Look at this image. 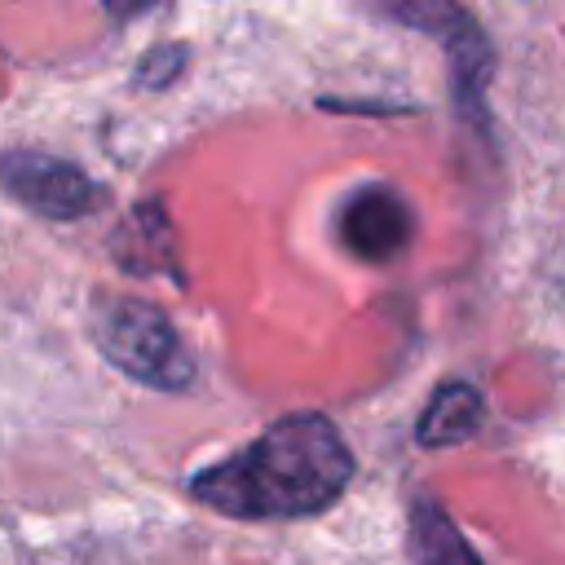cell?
I'll return each instance as SVG.
<instances>
[{"label":"cell","mask_w":565,"mask_h":565,"mask_svg":"<svg viewBox=\"0 0 565 565\" xmlns=\"http://www.w3.org/2000/svg\"><path fill=\"white\" fill-rule=\"evenodd\" d=\"M93 335L110 366H119L124 375H132L150 388L185 393L194 384V358H190L181 331L150 300H137V296L106 300L93 318Z\"/></svg>","instance_id":"cell-2"},{"label":"cell","mask_w":565,"mask_h":565,"mask_svg":"<svg viewBox=\"0 0 565 565\" xmlns=\"http://www.w3.org/2000/svg\"><path fill=\"white\" fill-rule=\"evenodd\" d=\"M185 62H190V49H185V44H159V49H150V53L137 62L132 84H137V88H150V93H154V88H168V84L181 79Z\"/></svg>","instance_id":"cell-9"},{"label":"cell","mask_w":565,"mask_h":565,"mask_svg":"<svg viewBox=\"0 0 565 565\" xmlns=\"http://www.w3.org/2000/svg\"><path fill=\"white\" fill-rule=\"evenodd\" d=\"M481 419H486L481 388L468 384V380H450V384H441V388L428 397V406H424V415H419V424H415V441L428 446V450L463 446V441L477 437Z\"/></svg>","instance_id":"cell-7"},{"label":"cell","mask_w":565,"mask_h":565,"mask_svg":"<svg viewBox=\"0 0 565 565\" xmlns=\"http://www.w3.org/2000/svg\"><path fill=\"white\" fill-rule=\"evenodd\" d=\"M0 190L49 221H79L106 203V185L93 181L79 163L26 146L0 154Z\"/></svg>","instance_id":"cell-3"},{"label":"cell","mask_w":565,"mask_h":565,"mask_svg":"<svg viewBox=\"0 0 565 565\" xmlns=\"http://www.w3.org/2000/svg\"><path fill=\"white\" fill-rule=\"evenodd\" d=\"M115 260L128 269V274H168L177 287L185 282L181 265H177V252H172V221L163 212V203H137L119 230H115Z\"/></svg>","instance_id":"cell-6"},{"label":"cell","mask_w":565,"mask_h":565,"mask_svg":"<svg viewBox=\"0 0 565 565\" xmlns=\"http://www.w3.org/2000/svg\"><path fill=\"white\" fill-rule=\"evenodd\" d=\"M411 556L415 565H481L450 512L433 499H415L411 508Z\"/></svg>","instance_id":"cell-8"},{"label":"cell","mask_w":565,"mask_h":565,"mask_svg":"<svg viewBox=\"0 0 565 565\" xmlns=\"http://www.w3.org/2000/svg\"><path fill=\"white\" fill-rule=\"evenodd\" d=\"M446 57H450V93H455V110L486 132V88H490V71H494V49L486 40V26L459 9V18L446 26L441 35Z\"/></svg>","instance_id":"cell-5"},{"label":"cell","mask_w":565,"mask_h":565,"mask_svg":"<svg viewBox=\"0 0 565 565\" xmlns=\"http://www.w3.org/2000/svg\"><path fill=\"white\" fill-rule=\"evenodd\" d=\"M353 481L344 433L318 415H282L243 450L199 468L185 490L194 503L234 521H300L327 512Z\"/></svg>","instance_id":"cell-1"},{"label":"cell","mask_w":565,"mask_h":565,"mask_svg":"<svg viewBox=\"0 0 565 565\" xmlns=\"http://www.w3.org/2000/svg\"><path fill=\"white\" fill-rule=\"evenodd\" d=\"M335 234H340L344 252H353L358 260L388 265V260H397L406 252V243L415 234V216H411V203L393 185L375 181V185L353 190L340 203Z\"/></svg>","instance_id":"cell-4"}]
</instances>
